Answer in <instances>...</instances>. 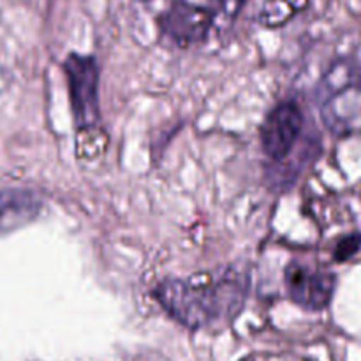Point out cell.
<instances>
[{"label":"cell","mask_w":361,"mask_h":361,"mask_svg":"<svg viewBox=\"0 0 361 361\" xmlns=\"http://www.w3.org/2000/svg\"><path fill=\"white\" fill-rule=\"evenodd\" d=\"M215 9L217 13L226 14V16L233 18L240 13L242 6L245 4V0H214Z\"/></svg>","instance_id":"30bf717a"},{"label":"cell","mask_w":361,"mask_h":361,"mask_svg":"<svg viewBox=\"0 0 361 361\" xmlns=\"http://www.w3.org/2000/svg\"><path fill=\"white\" fill-rule=\"evenodd\" d=\"M284 284L288 295L296 305L309 310H323L331 302L337 277L326 270H312L298 261L286 267Z\"/></svg>","instance_id":"277c9868"},{"label":"cell","mask_w":361,"mask_h":361,"mask_svg":"<svg viewBox=\"0 0 361 361\" xmlns=\"http://www.w3.org/2000/svg\"><path fill=\"white\" fill-rule=\"evenodd\" d=\"M214 23V13L207 7L176 0L159 18L161 30L178 46L200 44L207 39Z\"/></svg>","instance_id":"5b68a950"},{"label":"cell","mask_w":361,"mask_h":361,"mask_svg":"<svg viewBox=\"0 0 361 361\" xmlns=\"http://www.w3.org/2000/svg\"><path fill=\"white\" fill-rule=\"evenodd\" d=\"M360 249H361V233H353V235L344 236V238L337 243L334 257L342 263V261L351 259L355 254H358Z\"/></svg>","instance_id":"9c48e42d"},{"label":"cell","mask_w":361,"mask_h":361,"mask_svg":"<svg viewBox=\"0 0 361 361\" xmlns=\"http://www.w3.org/2000/svg\"><path fill=\"white\" fill-rule=\"evenodd\" d=\"M249 281L240 271H226L222 277L212 275L189 281L169 279L154 289V298L162 309L190 330L231 321L245 303Z\"/></svg>","instance_id":"6da1fadb"},{"label":"cell","mask_w":361,"mask_h":361,"mask_svg":"<svg viewBox=\"0 0 361 361\" xmlns=\"http://www.w3.org/2000/svg\"><path fill=\"white\" fill-rule=\"evenodd\" d=\"M335 67L341 81H337L331 71L324 78L323 88L326 90V99L321 106V118L331 133L345 136L361 129V80L348 63H338Z\"/></svg>","instance_id":"7a4b0ae2"},{"label":"cell","mask_w":361,"mask_h":361,"mask_svg":"<svg viewBox=\"0 0 361 361\" xmlns=\"http://www.w3.org/2000/svg\"><path fill=\"white\" fill-rule=\"evenodd\" d=\"M303 129V113L295 102H282L267 116L261 129L264 154L274 161H284L291 154Z\"/></svg>","instance_id":"8992f818"},{"label":"cell","mask_w":361,"mask_h":361,"mask_svg":"<svg viewBox=\"0 0 361 361\" xmlns=\"http://www.w3.org/2000/svg\"><path fill=\"white\" fill-rule=\"evenodd\" d=\"M307 6H309V0H267L261 7L259 23L268 28L282 27L295 14L307 9Z\"/></svg>","instance_id":"ba28073f"},{"label":"cell","mask_w":361,"mask_h":361,"mask_svg":"<svg viewBox=\"0 0 361 361\" xmlns=\"http://www.w3.org/2000/svg\"><path fill=\"white\" fill-rule=\"evenodd\" d=\"M74 122L80 130H95L101 122L99 109V67L92 56L71 53L63 62Z\"/></svg>","instance_id":"3957f363"},{"label":"cell","mask_w":361,"mask_h":361,"mask_svg":"<svg viewBox=\"0 0 361 361\" xmlns=\"http://www.w3.org/2000/svg\"><path fill=\"white\" fill-rule=\"evenodd\" d=\"M41 197L32 190H0V235L34 221L41 212Z\"/></svg>","instance_id":"52a82bcc"}]
</instances>
